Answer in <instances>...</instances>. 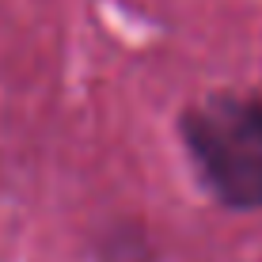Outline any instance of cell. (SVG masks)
I'll return each mask as SVG.
<instances>
[{
  "mask_svg": "<svg viewBox=\"0 0 262 262\" xmlns=\"http://www.w3.org/2000/svg\"><path fill=\"white\" fill-rule=\"evenodd\" d=\"M183 133L198 171L224 205H262V99L213 95L186 114Z\"/></svg>",
  "mask_w": 262,
  "mask_h": 262,
  "instance_id": "cell-1",
  "label": "cell"
}]
</instances>
